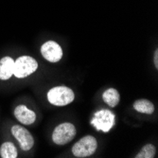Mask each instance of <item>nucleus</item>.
<instances>
[{
	"label": "nucleus",
	"instance_id": "4",
	"mask_svg": "<svg viewBox=\"0 0 158 158\" xmlns=\"http://www.w3.org/2000/svg\"><path fill=\"white\" fill-rule=\"evenodd\" d=\"M98 148L97 139L92 135H86L76 142L72 147V153L79 158L91 156Z\"/></svg>",
	"mask_w": 158,
	"mask_h": 158
},
{
	"label": "nucleus",
	"instance_id": "12",
	"mask_svg": "<svg viewBox=\"0 0 158 158\" xmlns=\"http://www.w3.org/2000/svg\"><path fill=\"white\" fill-rule=\"evenodd\" d=\"M18 152L11 142H4L0 147V156L2 158H16Z\"/></svg>",
	"mask_w": 158,
	"mask_h": 158
},
{
	"label": "nucleus",
	"instance_id": "13",
	"mask_svg": "<svg viewBox=\"0 0 158 158\" xmlns=\"http://www.w3.org/2000/svg\"><path fill=\"white\" fill-rule=\"evenodd\" d=\"M156 150L152 144H147L142 148V150L135 156V158H153Z\"/></svg>",
	"mask_w": 158,
	"mask_h": 158
},
{
	"label": "nucleus",
	"instance_id": "9",
	"mask_svg": "<svg viewBox=\"0 0 158 158\" xmlns=\"http://www.w3.org/2000/svg\"><path fill=\"white\" fill-rule=\"evenodd\" d=\"M14 72V61L12 58L6 56L0 60V80H9Z\"/></svg>",
	"mask_w": 158,
	"mask_h": 158
},
{
	"label": "nucleus",
	"instance_id": "5",
	"mask_svg": "<svg viewBox=\"0 0 158 158\" xmlns=\"http://www.w3.org/2000/svg\"><path fill=\"white\" fill-rule=\"evenodd\" d=\"M76 128L72 123L64 122L57 126L52 134V140L57 145H65L76 135Z\"/></svg>",
	"mask_w": 158,
	"mask_h": 158
},
{
	"label": "nucleus",
	"instance_id": "14",
	"mask_svg": "<svg viewBox=\"0 0 158 158\" xmlns=\"http://www.w3.org/2000/svg\"><path fill=\"white\" fill-rule=\"evenodd\" d=\"M153 62H154V65L156 68H158V49H156L154 51V56H153Z\"/></svg>",
	"mask_w": 158,
	"mask_h": 158
},
{
	"label": "nucleus",
	"instance_id": "3",
	"mask_svg": "<svg viewBox=\"0 0 158 158\" xmlns=\"http://www.w3.org/2000/svg\"><path fill=\"white\" fill-rule=\"evenodd\" d=\"M38 68V63L31 56H21L14 61L13 75L18 79H23L34 73Z\"/></svg>",
	"mask_w": 158,
	"mask_h": 158
},
{
	"label": "nucleus",
	"instance_id": "8",
	"mask_svg": "<svg viewBox=\"0 0 158 158\" xmlns=\"http://www.w3.org/2000/svg\"><path fill=\"white\" fill-rule=\"evenodd\" d=\"M14 116L24 125H31L36 120V114L24 104L16 106L14 109Z\"/></svg>",
	"mask_w": 158,
	"mask_h": 158
},
{
	"label": "nucleus",
	"instance_id": "1",
	"mask_svg": "<svg viewBox=\"0 0 158 158\" xmlns=\"http://www.w3.org/2000/svg\"><path fill=\"white\" fill-rule=\"evenodd\" d=\"M48 102L55 106H65L75 98L73 90L66 86H56L48 92Z\"/></svg>",
	"mask_w": 158,
	"mask_h": 158
},
{
	"label": "nucleus",
	"instance_id": "7",
	"mask_svg": "<svg viewBox=\"0 0 158 158\" xmlns=\"http://www.w3.org/2000/svg\"><path fill=\"white\" fill-rule=\"evenodd\" d=\"M41 54L50 63L59 62L63 57V49L61 46L54 41H48L41 47Z\"/></svg>",
	"mask_w": 158,
	"mask_h": 158
},
{
	"label": "nucleus",
	"instance_id": "2",
	"mask_svg": "<svg viewBox=\"0 0 158 158\" xmlns=\"http://www.w3.org/2000/svg\"><path fill=\"white\" fill-rule=\"evenodd\" d=\"M116 122V116L114 114L106 109L97 111L94 114V117L91 120V124L97 129L98 131L103 133H108L114 127Z\"/></svg>",
	"mask_w": 158,
	"mask_h": 158
},
{
	"label": "nucleus",
	"instance_id": "6",
	"mask_svg": "<svg viewBox=\"0 0 158 158\" xmlns=\"http://www.w3.org/2000/svg\"><path fill=\"white\" fill-rule=\"evenodd\" d=\"M11 134L18 142L23 151H30L34 145V139L31 134L26 128L20 125L11 127Z\"/></svg>",
	"mask_w": 158,
	"mask_h": 158
},
{
	"label": "nucleus",
	"instance_id": "11",
	"mask_svg": "<svg viewBox=\"0 0 158 158\" xmlns=\"http://www.w3.org/2000/svg\"><path fill=\"white\" fill-rule=\"evenodd\" d=\"M102 98L104 102L108 104L110 107H116L120 100V96L118 90H116L114 88H109L104 91Z\"/></svg>",
	"mask_w": 158,
	"mask_h": 158
},
{
	"label": "nucleus",
	"instance_id": "10",
	"mask_svg": "<svg viewBox=\"0 0 158 158\" xmlns=\"http://www.w3.org/2000/svg\"><path fill=\"white\" fill-rule=\"evenodd\" d=\"M134 108L138 113L147 114H152L154 112L153 103L148 99H145V98L135 100V103H134Z\"/></svg>",
	"mask_w": 158,
	"mask_h": 158
}]
</instances>
